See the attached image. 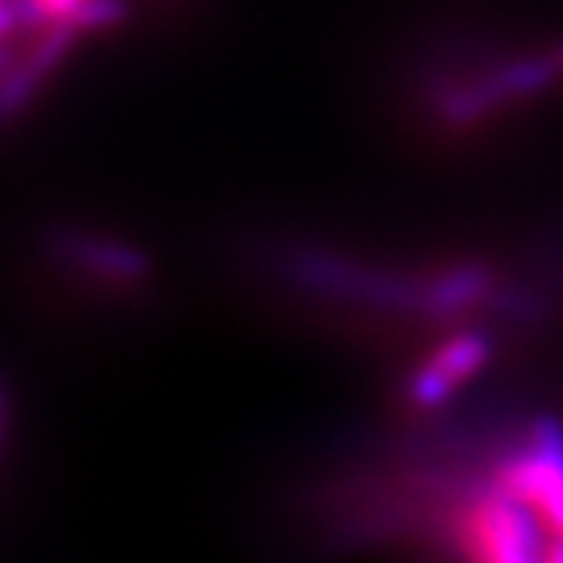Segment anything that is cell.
I'll return each instance as SVG.
<instances>
[{
    "label": "cell",
    "instance_id": "2",
    "mask_svg": "<svg viewBox=\"0 0 563 563\" xmlns=\"http://www.w3.org/2000/svg\"><path fill=\"white\" fill-rule=\"evenodd\" d=\"M514 498L536 514V520L554 539L563 542V429L554 422L532 426L495 473Z\"/></svg>",
    "mask_w": 563,
    "mask_h": 563
},
{
    "label": "cell",
    "instance_id": "7",
    "mask_svg": "<svg viewBox=\"0 0 563 563\" xmlns=\"http://www.w3.org/2000/svg\"><path fill=\"white\" fill-rule=\"evenodd\" d=\"M3 66H7V54L0 51V69H3Z\"/></svg>",
    "mask_w": 563,
    "mask_h": 563
},
{
    "label": "cell",
    "instance_id": "4",
    "mask_svg": "<svg viewBox=\"0 0 563 563\" xmlns=\"http://www.w3.org/2000/svg\"><path fill=\"white\" fill-rule=\"evenodd\" d=\"M60 254L79 269L110 282H129L135 285L147 276V261L139 247L110 242V239H95V235H63Z\"/></svg>",
    "mask_w": 563,
    "mask_h": 563
},
{
    "label": "cell",
    "instance_id": "6",
    "mask_svg": "<svg viewBox=\"0 0 563 563\" xmlns=\"http://www.w3.org/2000/svg\"><path fill=\"white\" fill-rule=\"evenodd\" d=\"M542 563H563V542H551L544 551Z\"/></svg>",
    "mask_w": 563,
    "mask_h": 563
},
{
    "label": "cell",
    "instance_id": "3",
    "mask_svg": "<svg viewBox=\"0 0 563 563\" xmlns=\"http://www.w3.org/2000/svg\"><path fill=\"white\" fill-rule=\"evenodd\" d=\"M492 357L488 335L466 329L439 344L432 357H426L422 366L410 376L404 398L417 410H432L444 404L466 379H473Z\"/></svg>",
    "mask_w": 563,
    "mask_h": 563
},
{
    "label": "cell",
    "instance_id": "1",
    "mask_svg": "<svg viewBox=\"0 0 563 563\" xmlns=\"http://www.w3.org/2000/svg\"><path fill=\"white\" fill-rule=\"evenodd\" d=\"M544 536L536 514L495 479L473 492L457 514V542L466 563H542Z\"/></svg>",
    "mask_w": 563,
    "mask_h": 563
},
{
    "label": "cell",
    "instance_id": "5",
    "mask_svg": "<svg viewBox=\"0 0 563 563\" xmlns=\"http://www.w3.org/2000/svg\"><path fill=\"white\" fill-rule=\"evenodd\" d=\"M22 29L20 0H0V41Z\"/></svg>",
    "mask_w": 563,
    "mask_h": 563
}]
</instances>
